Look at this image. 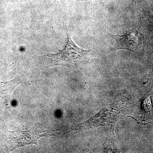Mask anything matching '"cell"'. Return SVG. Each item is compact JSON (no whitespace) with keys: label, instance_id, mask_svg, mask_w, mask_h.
<instances>
[{"label":"cell","instance_id":"6da1fadb","mask_svg":"<svg viewBox=\"0 0 153 153\" xmlns=\"http://www.w3.org/2000/svg\"><path fill=\"white\" fill-rule=\"evenodd\" d=\"M90 52V50H84L77 47L67 34V43L64 49L58 50L56 54H47L40 57L48 66H67L74 65Z\"/></svg>","mask_w":153,"mask_h":153},{"label":"cell","instance_id":"7a4b0ae2","mask_svg":"<svg viewBox=\"0 0 153 153\" xmlns=\"http://www.w3.org/2000/svg\"><path fill=\"white\" fill-rule=\"evenodd\" d=\"M56 131L34 127L26 131L8 132L7 144L10 151L26 145L35 144L38 146L37 141L40 137L54 135Z\"/></svg>","mask_w":153,"mask_h":153},{"label":"cell","instance_id":"3957f363","mask_svg":"<svg viewBox=\"0 0 153 153\" xmlns=\"http://www.w3.org/2000/svg\"><path fill=\"white\" fill-rule=\"evenodd\" d=\"M113 38L112 51L126 49L137 54L142 49V38L141 33L136 30L129 29L122 36L109 34Z\"/></svg>","mask_w":153,"mask_h":153},{"label":"cell","instance_id":"277c9868","mask_svg":"<svg viewBox=\"0 0 153 153\" xmlns=\"http://www.w3.org/2000/svg\"><path fill=\"white\" fill-rule=\"evenodd\" d=\"M22 83V80L18 77L7 82H0V100L7 102L13 91Z\"/></svg>","mask_w":153,"mask_h":153},{"label":"cell","instance_id":"5b68a950","mask_svg":"<svg viewBox=\"0 0 153 153\" xmlns=\"http://www.w3.org/2000/svg\"><path fill=\"white\" fill-rule=\"evenodd\" d=\"M79 1L84 3L87 6H90L91 7H92V2L91 0H78Z\"/></svg>","mask_w":153,"mask_h":153}]
</instances>
